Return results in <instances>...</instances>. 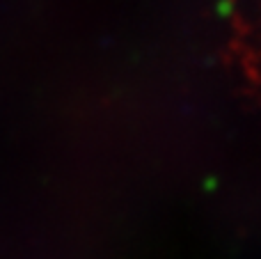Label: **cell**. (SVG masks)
<instances>
[]
</instances>
